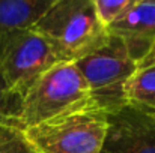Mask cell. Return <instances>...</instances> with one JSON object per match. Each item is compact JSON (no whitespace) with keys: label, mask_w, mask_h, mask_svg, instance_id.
<instances>
[{"label":"cell","mask_w":155,"mask_h":153,"mask_svg":"<svg viewBox=\"0 0 155 153\" xmlns=\"http://www.w3.org/2000/svg\"><path fill=\"white\" fill-rule=\"evenodd\" d=\"M32 30L47 38L66 62L83 59L110 38L92 0H56Z\"/></svg>","instance_id":"cell-1"},{"label":"cell","mask_w":155,"mask_h":153,"mask_svg":"<svg viewBox=\"0 0 155 153\" xmlns=\"http://www.w3.org/2000/svg\"><path fill=\"white\" fill-rule=\"evenodd\" d=\"M87 84L74 62H63L45 72L24 95L21 129L57 116L92 108Z\"/></svg>","instance_id":"cell-2"},{"label":"cell","mask_w":155,"mask_h":153,"mask_svg":"<svg viewBox=\"0 0 155 153\" xmlns=\"http://www.w3.org/2000/svg\"><path fill=\"white\" fill-rule=\"evenodd\" d=\"M107 114L92 107L26 128L35 153H100L107 135Z\"/></svg>","instance_id":"cell-3"},{"label":"cell","mask_w":155,"mask_h":153,"mask_svg":"<svg viewBox=\"0 0 155 153\" xmlns=\"http://www.w3.org/2000/svg\"><path fill=\"white\" fill-rule=\"evenodd\" d=\"M74 63L87 84L95 108L111 114L127 107V84L134 74L136 60L120 38L110 35L101 48Z\"/></svg>","instance_id":"cell-4"},{"label":"cell","mask_w":155,"mask_h":153,"mask_svg":"<svg viewBox=\"0 0 155 153\" xmlns=\"http://www.w3.org/2000/svg\"><path fill=\"white\" fill-rule=\"evenodd\" d=\"M66 62L42 35L27 30L12 39L0 56V72L9 87L23 98L27 90L56 65Z\"/></svg>","instance_id":"cell-5"},{"label":"cell","mask_w":155,"mask_h":153,"mask_svg":"<svg viewBox=\"0 0 155 153\" xmlns=\"http://www.w3.org/2000/svg\"><path fill=\"white\" fill-rule=\"evenodd\" d=\"M108 128L100 153H155V116L124 107L107 114Z\"/></svg>","instance_id":"cell-6"},{"label":"cell","mask_w":155,"mask_h":153,"mask_svg":"<svg viewBox=\"0 0 155 153\" xmlns=\"http://www.w3.org/2000/svg\"><path fill=\"white\" fill-rule=\"evenodd\" d=\"M107 32L120 38L137 62L155 44V0H134L125 15Z\"/></svg>","instance_id":"cell-7"},{"label":"cell","mask_w":155,"mask_h":153,"mask_svg":"<svg viewBox=\"0 0 155 153\" xmlns=\"http://www.w3.org/2000/svg\"><path fill=\"white\" fill-rule=\"evenodd\" d=\"M56 0H0V56L18 35L32 30Z\"/></svg>","instance_id":"cell-8"},{"label":"cell","mask_w":155,"mask_h":153,"mask_svg":"<svg viewBox=\"0 0 155 153\" xmlns=\"http://www.w3.org/2000/svg\"><path fill=\"white\" fill-rule=\"evenodd\" d=\"M125 95L128 107L155 116V44L136 62Z\"/></svg>","instance_id":"cell-9"},{"label":"cell","mask_w":155,"mask_h":153,"mask_svg":"<svg viewBox=\"0 0 155 153\" xmlns=\"http://www.w3.org/2000/svg\"><path fill=\"white\" fill-rule=\"evenodd\" d=\"M23 111V96L12 90L0 72V125L20 126Z\"/></svg>","instance_id":"cell-10"},{"label":"cell","mask_w":155,"mask_h":153,"mask_svg":"<svg viewBox=\"0 0 155 153\" xmlns=\"http://www.w3.org/2000/svg\"><path fill=\"white\" fill-rule=\"evenodd\" d=\"M0 153H35V150L29 144L23 129L0 125Z\"/></svg>","instance_id":"cell-11"},{"label":"cell","mask_w":155,"mask_h":153,"mask_svg":"<svg viewBox=\"0 0 155 153\" xmlns=\"http://www.w3.org/2000/svg\"><path fill=\"white\" fill-rule=\"evenodd\" d=\"M98 20L105 29L120 20L134 0H92Z\"/></svg>","instance_id":"cell-12"}]
</instances>
